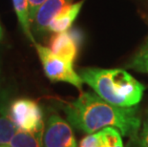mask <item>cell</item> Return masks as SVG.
<instances>
[{"label": "cell", "instance_id": "6da1fadb", "mask_svg": "<svg viewBox=\"0 0 148 147\" xmlns=\"http://www.w3.org/2000/svg\"><path fill=\"white\" fill-rule=\"evenodd\" d=\"M63 110L69 122L84 133L93 134L106 127H114L133 142L138 139L140 118L136 106H116L97 94L87 92L66 104Z\"/></svg>", "mask_w": 148, "mask_h": 147}, {"label": "cell", "instance_id": "7a4b0ae2", "mask_svg": "<svg viewBox=\"0 0 148 147\" xmlns=\"http://www.w3.org/2000/svg\"><path fill=\"white\" fill-rule=\"evenodd\" d=\"M79 76L100 98L121 107L136 106L145 90L140 81L122 69L87 68L80 71Z\"/></svg>", "mask_w": 148, "mask_h": 147}, {"label": "cell", "instance_id": "3957f363", "mask_svg": "<svg viewBox=\"0 0 148 147\" xmlns=\"http://www.w3.org/2000/svg\"><path fill=\"white\" fill-rule=\"evenodd\" d=\"M36 49L42 63L44 73L50 80L64 81L77 87L78 90L82 89L83 80L79 75L75 73L72 62L58 57L49 48L36 43Z\"/></svg>", "mask_w": 148, "mask_h": 147}, {"label": "cell", "instance_id": "277c9868", "mask_svg": "<svg viewBox=\"0 0 148 147\" xmlns=\"http://www.w3.org/2000/svg\"><path fill=\"white\" fill-rule=\"evenodd\" d=\"M10 116L18 129L43 137V114L36 101L28 98L15 99L10 104Z\"/></svg>", "mask_w": 148, "mask_h": 147}, {"label": "cell", "instance_id": "5b68a950", "mask_svg": "<svg viewBox=\"0 0 148 147\" xmlns=\"http://www.w3.org/2000/svg\"><path fill=\"white\" fill-rule=\"evenodd\" d=\"M43 147H77L70 124L58 115H53L47 121L42 137Z\"/></svg>", "mask_w": 148, "mask_h": 147}, {"label": "cell", "instance_id": "8992f818", "mask_svg": "<svg viewBox=\"0 0 148 147\" xmlns=\"http://www.w3.org/2000/svg\"><path fill=\"white\" fill-rule=\"evenodd\" d=\"M78 44L69 32L55 33L49 40V49L58 57L74 63L77 55Z\"/></svg>", "mask_w": 148, "mask_h": 147}, {"label": "cell", "instance_id": "52a82bcc", "mask_svg": "<svg viewBox=\"0 0 148 147\" xmlns=\"http://www.w3.org/2000/svg\"><path fill=\"white\" fill-rule=\"evenodd\" d=\"M72 4V0H45L36 12L33 22L39 32L47 31L50 22L62 10Z\"/></svg>", "mask_w": 148, "mask_h": 147}, {"label": "cell", "instance_id": "ba28073f", "mask_svg": "<svg viewBox=\"0 0 148 147\" xmlns=\"http://www.w3.org/2000/svg\"><path fill=\"white\" fill-rule=\"evenodd\" d=\"M84 0L77 2L75 4H70L64 10H62L59 14L53 18L50 22L47 31L53 33H61L67 32L72 27V24L77 18L79 12L82 8Z\"/></svg>", "mask_w": 148, "mask_h": 147}, {"label": "cell", "instance_id": "9c48e42d", "mask_svg": "<svg viewBox=\"0 0 148 147\" xmlns=\"http://www.w3.org/2000/svg\"><path fill=\"white\" fill-rule=\"evenodd\" d=\"M18 128L10 116V105H7L5 98L0 96V145H7Z\"/></svg>", "mask_w": 148, "mask_h": 147}, {"label": "cell", "instance_id": "30bf717a", "mask_svg": "<svg viewBox=\"0 0 148 147\" xmlns=\"http://www.w3.org/2000/svg\"><path fill=\"white\" fill-rule=\"evenodd\" d=\"M15 14L17 15L18 21L23 29L24 34L31 41L36 44L34 38L31 32V20H30V9L28 0H12Z\"/></svg>", "mask_w": 148, "mask_h": 147}, {"label": "cell", "instance_id": "8fae6325", "mask_svg": "<svg viewBox=\"0 0 148 147\" xmlns=\"http://www.w3.org/2000/svg\"><path fill=\"white\" fill-rule=\"evenodd\" d=\"M42 137L18 129L10 142L11 147H43Z\"/></svg>", "mask_w": 148, "mask_h": 147}, {"label": "cell", "instance_id": "7c38bea8", "mask_svg": "<svg viewBox=\"0 0 148 147\" xmlns=\"http://www.w3.org/2000/svg\"><path fill=\"white\" fill-rule=\"evenodd\" d=\"M99 144H101L99 133H93L83 137L79 143V147H96Z\"/></svg>", "mask_w": 148, "mask_h": 147}, {"label": "cell", "instance_id": "4fadbf2b", "mask_svg": "<svg viewBox=\"0 0 148 147\" xmlns=\"http://www.w3.org/2000/svg\"><path fill=\"white\" fill-rule=\"evenodd\" d=\"M138 145L140 147H148V112L146 118L143 122V129H141V133L138 137Z\"/></svg>", "mask_w": 148, "mask_h": 147}, {"label": "cell", "instance_id": "5bb4252c", "mask_svg": "<svg viewBox=\"0 0 148 147\" xmlns=\"http://www.w3.org/2000/svg\"><path fill=\"white\" fill-rule=\"evenodd\" d=\"M28 2H29V9H30V20L31 22H33L37 10L45 2V0H28Z\"/></svg>", "mask_w": 148, "mask_h": 147}, {"label": "cell", "instance_id": "9a60e30c", "mask_svg": "<svg viewBox=\"0 0 148 147\" xmlns=\"http://www.w3.org/2000/svg\"><path fill=\"white\" fill-rule=\"evenodd\" d=\"M136 57H140V58H148V40L146 42L145 46L143 47V49L140 50V53L136 55Z\"/></svg>", "mask_w": 148, "mask_h": 147}, {"label": "cell", "instance_id": "2e32d148", "mask_svg": "<svg viewBox=\"0 0 148 147\" xmlns=\"http://www.w3.org/2000/svg\"><path fill=\"white\" fill-rule=\"evenodd\" d=\"M1 37H2V29L0 27V39H1Z\"/></svg>", "mask_w": 148, "mask_h": 147}, {"label": "cell", "instance_id": "e0dca14e", "mask_svg": "<svg viewBox=\"0 0 148 147\" xmlns=\"http://www.w3.org/2000/svg\"><path fill=\"white\" fill-rule=\"evenodd\" d=\"M0 147H11V146H7V145H0Z\"/></svg>", "mask_w": 148, "mask_h": 147}, {"label": "cell", "instance_id": "ac0fdd59", "mask_svg": "<svg viewBox=\"0 0 148 147\" xmlns=\"http://www.w3.org/2000/svg\"><path fill=\"white\" fill-rule=\"evenodd\" d=\"M116 147H123V145H122V144H119V145H118Z\"/></svg>", "mask_w": 148, "mask_h": 147}]
</instances>
